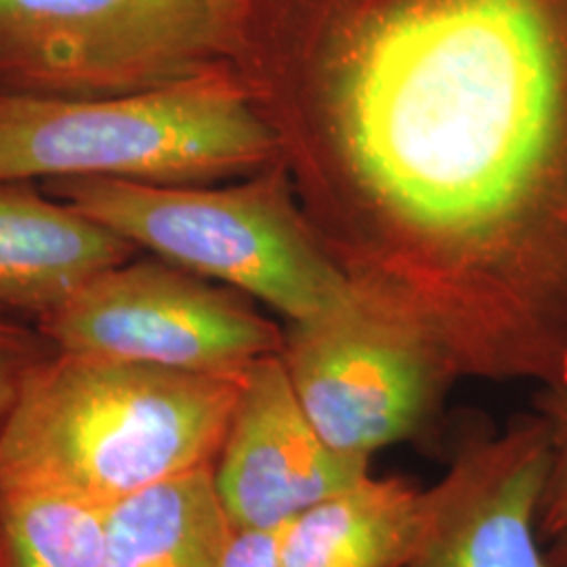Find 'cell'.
Returning <instances> with one entry per match:
<instances>
[{
	"label": "cell",
	"instance_id": "obj_12",
	"mask_svg": "<svg viewBox=\"0 0 567 567\" xmlns=\"http://www.w3.org/2000/svg\"><path fill=\"white\" fill-rule=\"evenodd\" d=\"M105 511L72 494L0 489L2 567H105Z\"/></svg>",
	"mask_w": 567,
	"mask_h": 567
},
{
	"label": "cell",
	"instance_id": "obj_1",
	"mask_svg": "<svg viewBox=\"0 0 567 567\" xmlns=\"http://www.w3.org/2000/svg\"><path fill=\"white\" fill-rule=\"evenodd\" d=\"M243 377L51 351L0 423V489H49L110 507L213 468Z\"/></svg>",
	"mask_w": 567,
	"mask_h": 567
},
{
	"label": "cell",
	"instance_id": "obj_4",
	"mask_svg": "<svg viewBox=\"0 0 567 567\" xmlns=\"http://www.w3.org/2000/svg\"><path fill=\"white\" fill-rule=\"evenodd\" d=\"M236 32L217 0H0V93H142L219 65Z\"/></svg>",
	"mask_w": 567,
	"mask_h": 567
},
{
	"label": "cell",
	"instance_id": "obj_7",
	"mask_svg": "<svg viewBox=\"0 0 567 567\" xmlns=\"http://www.w3.org/2000/svg\"><path fill=\"white\" fill-rule=\"evenodd\" d=\"M547 471L540 414L468 435L421 492L408 567H553L538 529Z\"/></svg>",
	"mask_w": 567,
	"mask_h": 567
},
{
	"label": "cell",
	"instance_id": "obj_3",
	"mask_svg": "<svg viewBox=\"0 0 567 567\" xmlns=\"http://www.w3.org/2000/svg\"><path fill=\"white\" fill-rule=\"evenodd\" d=\"M41 187L137 250L269 305L290 324L364 297L309 243L271 175L221 189L91 177Z\"/></svg>",
	"mask_w": 567,
	"mask_h": 567
},
{
	"label": "cell",
	"instance_id": "obj_2",
	"mask_svg": "<svg viewBox=\"0 0 567 567\" xmlns=\"http://www.w3.org/2000/svg\"><path fill=\"white\" fill-rule=\"evenodd\" d=\"M276 137L224 65L142 93H0V183L116 179L200 185L255 171Z\"/></svg>",
	"mask_w": 567,
	"mask_h": 567
},
{
	"label": "cell",
	"instance_id": "obj_6",
	"mask_svg": "<svg viewBox=\"0 0 567 567\" xmlns=\"http://www.w3.org/2000/svg\"><path fill=\"white\" fill-rule=\"evenodd\" d=\"M280 360L326 444L364 458L421 435L450 368L423 326L365 292L341 313L290 324Z\"/></svg>",
	"mask_w": 567,
	"mask_h": 567
},
{
	"label": "cell",
	"instance_id": "obj_13",
	"mask_svg": "<svg viewBox=\"0 0 567 567\" xmlns=\"http://www.w3.org/2000/svg\"><path fill=\"white\" fill-rule=\"evenodd\" d=\"M538 414L548 426V471L538 529L545 540L567 529V386H548L538 400Z\"/></svg>",
	"mask_w": 567,
	"mask_h": 567
},
{
	"label": "cell",
	"instance_id": "obj_17",
	"mask_svg": "<svg viewBox=\"0 0 567 567\" xmlns=\"http://www.w3.org/2000/svg\"><path fill=\"white\" fill-rule=\"evenodd\" d=\"M217 2L224 7L227 16L234 20L236 28H240V20H243L244 11L248 7V0H217Z\"/></svg>",
	"mask_w": 567,
	"mask_h": 567
},
{
	"label": "cell",
	"instance_id": "obj_10",
	"mask_svg": "<svg viewBox=\"0 0 567 567\" xmlns=\"http://www.w3.org/2000/svg\"><path fill=\"white\" fill-rule=\"evenodd\" d=\"M419 511V489L370 473L280 527L282 567H408Z\"/></svg>",
	"mask_w": 567,
	"mask_h": 567
},
{
	"label": "cell",
	"instance_id": "obj_15",
	"mask_svg": "<svg viewBox=\"0 0 567 567\" xmlns=\"http://www.w3.org/2000/svg\"><path fill=\"white\" fill-rule=\"evenodd\" d=\"M217 567H282L280 527L231 526Z\"/></svg>",
	"mask_w": 567,
	"mask_h": 567
},
{
	"label": "cell",
	"instance_id": "obj_16",
	"mask_svg": "<svg viewBox=\"0 0 567 567\" xmlns=\"http://www.w3.org/2000/svg\"><path fill=\"white\" fill-rule=\"evenodd\" d=\"M550 545L547 548L548 561L553 567H567V529L564 534L555 536L548 540Z\"/></svg>",
	"mask_w": 567,
	"mask_h": 567
},
{
	"label": "cell",
	"instance_id": "obj_11",
	"mask_svg": "<svg viewBox=\"0 0 567 567\" xmlns=\"http://www.w3.org/2000/svg\"><path fill=\"white\" fill-rule=\"evenodd\" d=\"M229 532L213 468H200L107 507L105 567H217Z\"/></svg>",
	"mask_w": 567,
	"mask_h": 567
},
{
	"label": "cell",
	"instance_id": "obj_18",
	"mask_svg": "<svg viewBox=\"0 0 567 567\" xmlns=\"http://www.w3.org/2000/svg\"><path fill=\"white\" fill-rule=\"evenodd\" d=\"M0 567H2V561H0Z\"/></svg>",
	"mask_w": 567,
	"mask_h": 567
},
{
	"label": "cell",
	"instance_id": "obj_8",
	"mask_svg": "<svg viewBox=\"0 0 567 567\" xmlns=\"http://www.w3.org/2000/svg\"><path fill=\"white\" fill-rule=\"evenodd\" d=\"M368 475L370 458L328 446L309 423L280 353L246 372L213 465L215 489L231 526L282 527Z\"/></svg>",
	"mask_w": 567,
	"mask_h": 567
},
{
	"label": "cell",
	"instance_id": "obj_5",
	"mask_svg": "<svg viewBox=\"0 0 567 567\" xmlns=\"http://www.w3.org/2000/svg\"><path fill=\"white\" fill-rule=\"evenodd\" d=\"M34 324L55 351L221 377H243L284 343L244 295L154 255L97 274Z\"/></svg>",
	"mask_w": 567,
	"mask_h": 567
},
{
	"label": "cell",
	"instance_id": "obj_14",
	"mask_svg": "<svg viewBox=\"0 0 567 567\" xmlns=\"http://www.w3.org/2000/svg\"><path fill=\"white\" fill-rule=\"evenodd\" d=\"M53 347L37 324L0 309V423L13 404L28 370L47 358Z\"/></svg>",
	"mask_w": 567,
	"mask_h": 567
},
{
	"label": "cell",
	"instance_id": "obj_9",
	"mask_svg": "<svg viewBox=\"0 0 567 567\" xmlns=\"http://www.w3.org/2000/svg\"><path fill=\"white\" fill-rule=\"evenodd\" d=\"M140 255L30 182L0 183V309L34 322L82 284Z\"/></svg>",
	"mask_w": 567,
	"mask_h": 567
}]
</instances>
